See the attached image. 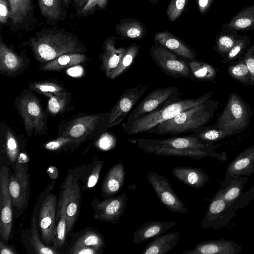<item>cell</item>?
Listing matches in <instances>:
<instances>
[{
	"label": "cell",
	"mask_w": 254,
	"mask_h": 254,
	"mask_svg": "<svg viewBox=\"0 0 254 254\" xmlns=\"http://www.w3.org/2000/svg\"><path fill=\"white\" fill-rule=\"evenodd\" d=\"M235 210L232 204L227 203L216 193L210 201L201 227L217 229L226 226L235 216Z\"/></svg>",
	"instance_id": "obj_12"
},
{
	"label": "cell",
	"mask_w": 254,
	"mask_h": 254,
	"mask_svg": "<svg viewBox=\"0 0 254 254\" xmlns=\"http://www.w3.org/2000/svg\"><path fill=\"white\" fill-rule=\"evenodd\" d=\"M71 143H75V142L74 140L69 138L59 136L57 138L47 142L44 144V147L48 150L55 151L62 148L66 145Z\"/></svg>",
	"instance_id": "obj_48"
},
{
	"label": "cell",
	"mask_w": 254,
	"mask_h": 254,
	"mask_svg": "<svg viewBox=\"0 0 254 254\" xmlns=\"http://www.w3.org/2000/svg\"><path fill=\"white\" fill-rule=\"evenodd\" d=\"M189 0H171L167 8V15L171 22L178 19L184 11Z\"/></svg>",
	"instance_id": "obj_44"
},
{
	"label": "cell",
	"mask_w": 254,
	"mask_h": 254,
	"mask_svg": "<svg viewBox=\"0 0 254 254\" xmlns=\"http://www.w3.org/2000/svg\"><path fill=\"white\" fill-rule=\"evenodd\" d=\"M147 84L139 83L122 93L116 104L110 111L109 128L119 125L135 105L148 88Z\"/></svg>",
	"instance_id": "obj_13"
},
{
	"label": "cell",
	"mask_w": 254,
	"mask_h": 254,
	"mask_svg": "<svg viewBox=\"0 0 254 254\" xmlns=\"http://www.w3.org/2000/svg\"><path fill=\"white\" fill-rule=\"evenodd\" d=\"M81 202V193L78 180L73 176H67L63 187L59 208L64 207L66 214L67 232L72 229L77 218Z\"/></svg>",
	"instance_id": "obj_11"
},
{
	"label": "cell",
	"mask_w": 254,
	"mask_h": 254,
	"mask_svg": "<svg viewBox=\"0 0 254 254\" xmlns=\"http://www.w3.org/2000/svg\"><path fill=\"white\" fill-rule=\"evenodd\" d=\"M227 70L229 77L233 80L245 85H251V73L243 59L230 62Z\"/></svg>",
	"instance_id": "obj_34"
},
{
	"label": "cell",
	"mask_w": 254,
	"mask_h": 254,
	"mask_svg": "<svg viewBox=\"0 0 254 254\" xmlns=\"http://www.w3.org/2000/svg\"><path fill=\"white\" fill-rule=\"evenodd\" d=\"M47 173L49 177L52 179H56L59 176V171L55 166H50L47 170Z\"/></svg>",
	"instance_id": "obj_55"
},
{
	"label": "cell",
	"mask_w": 254,
	"mask_h": 254,
	"mask_svg": "<svg viewBox=\"0 0 254 254\" xmlns=\"http://www.w3.org/2000/svg\"><path fill=\"white\" fill-rule=\"evenodd\" d=\"M116 33L128 39L140 40L146 34V29L139 20L132 18L123 19L115 27Z\"/></svg>",
	"instance_id": "obj_30"
},
{
	"label": "cell",
	"mask_w": 254,
	"mask_h": 254,
	"mask_svg": "<svg viewBox=\"0 0 254 254\" xmlns=\"http://www.w3.org/2000/svg\"><path fill=\"white\" fill-rule=\"evenodd\" d=\"M248 181L246 176H225L216 193L227 203L232 204L243 194L244 186Z\"/></svg>",
	"instance_id": "obj_27"
},
{
	"label": "cell",
	"mask_w": 254,
	"mask_h": 254,
	"mask_svg": "<svg viewBox=\"0 0 254 254\" xmlns=\"http://www.w3.org/2000/svg\"><path fill=\"white\" fill-rule=\"evenodd\" d=\"M140 45L133 43L126 48V51L109 78L115 79L127 72L133 64L138 54Z\"/></svg>",
	"instance_id": "obj_32"
},
{
	"label": "cell",
	"mask_w": 254,
	"mask_h": 254,
	"mask_svg": "<svg viewBox=\"0 0 254 254\" xmlns=\"http://www.w3.org/2000/svg\"><path fill=\"white\" fill-rule=\"evenodd\" d=\"M193 133L201 140L212 143L229 136L215 125L205 126Z\"/></svg>",
	"instance_id": "obj_40"
},
{
	"label": "cell",
	"mask_w": 254,
	"mask_h": 254,
	"mask_svg": "<svg viewBox=\"0 0 254 254\" xmlns=\"http://www.w3.org/2000/svg\"><path fill=\"white\" fill-rule=\"evenodd\" d=\"M126 171L121 162L113 165L105 176L101 186L102 195L111 197L118 194L124 184Z\"/></svg>",
	"instance_id": "obj_24"
},
{
	"label": "cell",
	"mask_w": 254,
	"mask_h": 254,
	"mask_svg": "<svg viewBox=\"0 0 254 254\" xmlns=\"http://www.w3.org/2000/svg\"><path fill=\"white\" fill-rule=\"evenodd\" d=\"M8 169L3 166L0 171V234L3 239H9L12 224V199L9 189Z\"/></svg>",
	"instance_id": "obj_14"
},
{
	"label": "cell",
	"mask_w": 254,
	"mask_h": 254,
	"mask_svg": "<svg viewBox=\"0 0 254 254\" xmlns=\"http://www.w3.org/2000/svg\"><path fill=\"white\" fill-rule=\"evenodd\" d=\"M213 91H208L196 98L180 99L159 110L149 114L129 124H122L123 130L128 135L146 133L158 124L168 121L184 111L194 108L211 98Z\"/></svg>",
	"instance_id": "obj_4"
},
{
	"label": "cell",
	"mask_w": 254,
	"mask_h": 254,
	"mask_svg": "<svg viewBox=\"0 0 254 254\" xmlns=\"http://www.w3.org/2000/svg\"><path fill=\"white\" fill-rule=\"evenodd\" d=\"M219 102L210 98L201 104L180 113L146 132L158 135L194 132L205 126L213 118Z\"/></svg>",
	"instance_id": "obj_3"
},
{
	"label": "cell",
	"mask_w": 254,
	"mask_h": 254,
	"mask_svg": "<svg viewBox=\"0 0 254 254\" xmlns=\"http://www.w3.org/2000/svg\"><path fill=\"white\" fill-rule=\"evenodd\" d=\"M191 80L216 82L218 69L211 64L195 59L187 61Z\"/></svg>",
	"instance_id": "obj_31"
},
{
	"label": "cell",
	"mask_w": 254,
	"mask_h": 254,
	"mask_svg": "<svg viewBox=\"0 0 254 254\" xmlns=\"http://www.w3.org/2000/svg\"><path fill=\"white\" fill-rule=\"evenodd\" d=\"M100 251L97 249L86 247H72L69 251V253L73 254H97Z\"/></svg>",
	"instance_id": "obj_52"
},
{
	"label": "cell",
	"mask_w": 254,
	"mask_h": 254,
	"mask_svg": "<svg viewBox=\"0 0 254 254\" xmlns=\"http://www.w3.org/2000/svg\"><path fill=\"white\" fill-rule=\"evenodd\" d=\"M87 60L88 58L83 53H68L41 64L40 69L44 71H61L77 65Z\"/></svg>",
	"instance_id": "obj_29"
},
{
	"label": "cell",
	"mask_w": 254,
	"mask_h": 254,
	"mask_svg": "<svg viewBox=\"0 0 254 254\" xmlns=\"http://www.w3.org/2000/svg\"><path fill=\"white\" fill-rule=\"evenodd\" d=\"M242 247L233 241L221 239L200 242L192 250H186L183 254H238Z\"/></svg>",
	"instance_id": "obj_20"
},
{
	"label": "cell",
	"mask_w": 254,
	"mask_h": 254,
	"mask_svg": "<svg viewBox=\"0 0 254 254\" xmlns=\"http://www.w3.org/2000/svg\"><path fill=\"white\" fill-rule=\"evenodd\" d=\"M147 179L160 202L168 210L183 214L189 212V210L174 191L167 178L155 171H151L148 173Z\"/></svg>",
	"instance_id": "obj_10"
},
{
	"label": "cell",
	"mask_w": 254,
	"mask_h": 254,
	"mask_svg": "<svg viewBox=\"0 0 254 254\" xmlns=\"http://www.w3.org/2000/svg\"><path fill=\"white\" fill-rule=\"evenodd\" d=\"M6 0H0V22L4 24L7 22L9 16V7Z\"/></svg>",
	"instance_id": "obj_51"
},
{
	"label": "cell",
	"mask_w": 254,
	"mask_h": 254,
	"mask_svg": "<svg viewBox=\"0 0 254 254\" xmlns=\"http://www.w3.org/2000/svg\"><path fill=\"white\" fill-rule=\"evenodd\" d=\"M30 47L35 58L41 64L68 53H83L86 48L78 36L58 26L37 32L21 47Z\"/></svg>",
	"instance_id": "obj_2"
},
{
	"label": "cell",
	"mask_w": 254,
	"mask_h": 254,
	"mask_svg": "<svg viewBox=\"0 0 254 254\" xmlns=\"http://www.w3.org/2000/svg\"><path fill=\"white\" fill-rule=\"evenodd\" d=\"M0 253L1 254H15L16 252L14 251L9 247L5 245L1 241L0 242Z\"/></svg>",
	"instance_id": "obj_54"
},
{
	"label": "cell",
	"mask_w": 254,
	"mask_h": 254,
	"mask_svg": "<svg viewBox=\"0 0 254 254\" xmlns=\"http://www.w3.org/2000/svg\"><path fill=\"white\" fill-rule=\"evenodd\" d=\"M29 88L32 91L42 94L47 97L67 91L65 87L59 83L48 80L32 82L29 85Z\"/></svg>",
	"instance_id": "obj_38"
},
{
	"label": "cell",
	"mask_w": 254,
	"mask_h": 254,
	"mask_svg": "<svg viewBox=\"0 0 254 254\" xmlns=\"http://www.w3.org/2000/svg\"><path fill=\"white\" fill-rule=\"evenodd\" d=\"M116 42L114 36L107 38L103 43V52L99 56L102 63L101 69L109 78L126 51L124 47L117 48Z\"/></svg>",
	"instance_id": "obj_21"
},
{
	"label": "cell",
	"mask_w": 254,
	"mask_h": 254,
	"mask_svg": "<svg viewBox=\"0 0 254 254\" xmlns=\"http://www.w3.org/2000/svg\"><path fill=\"white\" fill-rule=\"evenodd\" d=\"M104 246V238L100 234L93 231H87L77 240L73 247H86L100 251Z\"/></svg>",
	"instance_id": "obj_39"
},
{
	"label": "cell",
	"mask_w": 254,
	"mask_h": 254,
	"mask_svg": "<svg viewBox=\"0 0 254 254\" xmlns=\"http://www.w3.org/2000/svg\"><path fill=\"white\" fill-rule=\"evenodd\" d=\"M154 42L187 61L196 58L195 51L181 39L167 31L157 33Z\"/></svg>",
	"instance_id": "obj_19"
},
{
	"label": "cell",
	"mask_w": 254,
	"mask_h": 254,
	"mask_svg": "<svg viewBox=\"0 0 254 254\" xmlns=\"http://www.w3.org/2000/svg\"><path fill=\"white\" fill-rule=\"evenodd\" d=\"M149 53L154 63L165 74L175 78H190L187 60L156 43L150 47Z\"/></svg>",
	"instance_id": "obj_9"
},
{
	"label": "cell",
	"mask_w": 254,
	"mask_h": 254,
	"mask_svg": "<svg viewBox=\"0 0 254 254\" xmlns=\"http://www.w3.org/2000/svg\"><path fill=\"white\" fill-rule=\"evenodd\" d=\"M15 174L9 179L8 189L12 204L20 209L25 204L29 192V179L24 167L19 162L16 163Z\"/></svg>",
	"instance_id": "obj_18"
},
{
	"label": "cell",
	"mask_w": 254,
	"mask_h": 254,
	"mask_svg": "<svg viewBox=\"0 0 254 254\" xmlns=\"http://www.w3.org/2000/svg\"><path fill=\"white\" fill-rule=\"evenodd\" d=\"M199 12L203 14L209 8L213 0H196Z\"/></svg>",
	"instance_id": "obj_53"
},
{
	"label": "cell",
	"mask_w": 254,
	"mask_h": 254,
	"mask_svg": "<svg viewBox=\"0 0 254 254\" xmlns=\"http://www.w3.org/2000/svg\"><path fill=\"white\" fill-rule=\"evenodd\" d=\"M242 59L247 65L251 73V85L254 86V45L250 46L247 49Z\"/></svg>",
	"instance_id": "obj_49"
},
{
	"label": "cell",
	"mask_w": 254,
	"mask_h": 254,
	"mask_svg": "<svg viewBox=\"0 0 254 254\" xmlns=\"http://www.w3.org/2000/svg\"><path fill=\"white\" fill-rule=\"evenodd\" d=\"M252 115L247 102L236 93H233L214 125L229 136L245 130L250 125Z\"/></svg>",
	"instance_id": "obj_7"
},
{
	"label": "cell",
	"mask_w": 254,
	"mask_h": 254,
	"mask_svg": "<svg viewBox=\"0 0 254 254\" xmlns=\"http://www.w3.org/2000/svg\"><path fill=\"white\" fill-rule=\"evenodd\" d=\"M176 224V223L174 221L147 222L134 232L132 242L137 244L147 241L151 238H154L162 235Z\"/></svg>",
	"instance_id": "obj_26"
},
{
	"label": "cell",
	"mask_w": 254,
	"mask_h": 254,
	"mask_svg": "<svg viewBox=\"0 0 254 254\" xmlns=\"http://www.w3.org/2000/svg\"><path fill=\"white\" fill-rule=\"evenodd\" d=\"M127 141L135 143L145 152L157 156L186 157L196 160L209 157L223 161L227 160L226 152L216 151L218 145L202 141L194 133L165 139L139 137Z\"/></svg>",
	"instance_id": "obj_1"
},
{
	"label": "cell",
	"mask_w": 254,
	"mask_h": 254,
	"mask_svg": "<svg viewBox=\"0 0 254 254\" xmlns=\"http://www.w3.org/2000/svg\"><path fill=\"white\" fill-rule=\"evenodd\" d=\"M103 164V161H99L93 168L87 181V187L88 188L90 189L93 188L96 185L99 180Z\"/></svg>",
	"instance_id": "obj_50"
},
{
	"label": "cell",
	"mask_w": 254,
	"mask_h": 254,
	"mask_svg": "<svg viewBox=\"0 0 254 254\" xmlns=\"http://www.w3.org/2000/svg\"><path fill=\"white\" fill-rule=\"evenodd\" d=\"M63 1H64V5L66 7H67L68 6V4H69V0H63Z\"/></svg>",
	"instance_id": "obj_57"
},
{
	"label": "cell",
	"mask_w": 254,
	"mask_h": 254,
	"mask_svg": "<svg viewBox=\"0 0 254 254\" xmlns=\"http://www.w3.org/2000/svg\"><path fill=\"white\" fill-rule=\"evenodd\" d=\"M95 144L101 150H110L116 146L117 138L114 134L105 131L99 135Z\"/></svg>",
	"instance_id": "obj_45"
},
{
	"label": "cell",
	"mask_w": 254,
	"mask_h": 254,
	"mask_svg": "<svg viewBox=\"0 0 254 254\" xmlns=\"http://www.w3.org/2000/svg\"><path fill=\"white\" fill-rule=\"evenodd\" d=\"M254 174V145L238 154L228 165L225 176L250 177Z\"/></svg>",
	"instance_id": "obj_23"
},
{
	"label": "cell",
	"mask_w": 254,
	"mask_h": 254,
	"mask_svg": "<svg viewBox=\"0 0 254 254\" xmlns=\"http://www.w3.org/2000/svg\"><path fill=\"white\" fill-rule=\"evenodd\" d=\"M32 228V235L31 238V242L32 245L35 253L39 254H57V252L55 249L51 248L44 245L40 240L36 226L35 218L33 217L31 221Z\"/></svg>",
	"instance_id": "obj_42"
},
{
	"label": "cell",
	"mask_w": 254,
	"mask_h": 254,
	"mask_svg": "<svg viewBox=\"0 0 254 254\" xmlns=\"http://www.w3.org/2000/svg\"><path fill=\"white\" fill-rule=\"evenodd\" d=\"M237 38L230 35H222L216 41V50L220 54H227L232 48Z\"/></svg>",
	"instance_id": "obj_46"
},
{
	"label": "cell",
	"mask_w": 254,
	"mask_h": 254,
	"mask_svg": "<svg viewBox=\"0 0 254 254\" xmlns=\"http://www.w3.org/2000/svg\"><path fill=\"white\" fill-rule=\"evenodd\" d=\"M181 240L178 232H171L154 238L148 243L141 254H165L172 250Z\"/></svg>",
	"instance_id": "obj_28"
},
{
	"label": "cell",
	"mask_w": 254,
	"mask_h": 254,
	"mask_svg": "<svg viewBox=\"0 0 254 254\" xmlns=\"http://www.w3.org/2000/svg\"><path fill=\"white\" fill-rule=\"evenodd\" d=\"M109 0H88L86 4L79 13V16H87L96 10L105 9Z\"/></svg>",
	"instance_id": "obj_47"
},
{
	"label": "cell",
	"mask_w": 254,
	"mask_h": 254,
	"mask_svg": "<svg viewBox=\"0 0 254 254\" xmlns=\"http://www.w3.org/2000/svg\"><path fill=\"white\" fill-rule=\"evenodd\" d=\"M58 215L60 217L56 226V237L53 243V248L55 250L63 245L65 241L66 234L67 233L65 208L64 207L59 208Z\"/></svg>",
	"instance_id": "obj_41"
},
{
	"label": "cell",
	"mask_w": 254,
	"mask_h": 254,
	"mask_svg": "<svg viewBox=\"0 0 254 254\" xmlns=\"http://www.w3.org/2000/svg\"><path fill=\"white\" fill-rule=\"evenodd\" d=\"M182 93L176 86L157 88L148 94L130 113L125 124H129L164 106L180 100Z\"/></svg>",
	"instance_id": "obj_8"
},
{
	"label": "cell",
	"mask_w": 254,
	"mask_h": 254,
	"mask_svg": "<svg viewBox=\"0 0 254 254\" xmlns=\"http://www.w3.org/2000/svg\"><path fill=\"white\" fill-rule=\"evenodd\" d=\"M110 115V112L93 114L79 113L59 125L58 135L69 138L76 143L99 136L109 129Z\"/></svg>",
	"instance_id": "obj_5"
},
{
	"label": "cell",
	"mask_w": 254,
	"mask_h": 254,
	"mask_svg": "<svg viewBox=\"0 0 254 254\" xmlns=\"http://www.w3.org/2000/svg\"><path fill=\"white\" fill-rule=\"evenodd\" d=\"M0 129L3 131L5 153L10 162L13 163L18 156L19 145L17 139L11 129L6 125H1Z\"/></svg>",
	"instance_id": "obj_37"
},
{
	"label": "cell",
	"mask_w": 254,
	"mask_h": 254,
	"mask_svg": "<svg viewBox=\"0 0 254 254\" xmlns=\"http://www.w3.org/2000/svg\"><path fill=\"white\" fill-rule=\"evenodd\" d=\"M248 44L244 39H237L235 44L230 51L223 56L224 62L229 63L231 62L243 59L244 52Z\"/></svg>",
	"instance_id": "obj_43"
},
{
	"label": "cell",
	"mask_w": 254,
	"mask_h": 254,
	"mask_svg": "<svg viewBox=\"0 0 254 254\" xmlns=\"http://www.w3.org/2000/svg\"><path fill=\"white\" fill-rule=\"evenodd\" d=\"M71 101V93L67 91L51 95L47 111L51 115L62 114L67 110Z\"/></svg>",
	"instance_id": "obj_35"
},
{
	"label": "cell",
	"mask_w": 254,
	"mask_h": 254,
	"mask_svg": "<svg viewBox=\"0 0 254 254\" xmlns=\"http://www.w3.org/2000/svg\"><path fill=\"white\" fill-rule=\"evenodd\" d=\"M38 3L41 14L47 20L56 22L62 19L64 9L61 0H38Z\"/></svg>",
	"instance_id": "obj_33"
},
{
	"label": "cell",
	"mask_w": 254,
	"mask_h": 254,
	"mask_svg": "<svg viewBox=\"0 0 254 254\" xmlns=\"http://www.w3.org/2000/svg\"><path fill=\"white\" fill-rule=\"evenodd\" d=\"M150 1H151L153 3H155L157 1H158L159 0H149Z\"/></svg>",
	"instance_id": "obj_58"
},
{
	"label": "cell",
	"mask_w": 254,
	"mask_h": 254,
	"mask_svg": "<svg viewBox=\"0 0 254 254\" xmlns=\"http://www.w3.org/2000/svg\"><path fill=\"white\" fill-rule=\"evenodd\" d=\"M254 25V5L246 7L228 23L229 28L236 30L249 29Z\"/></svg>",
	"instance_id": "obj_36"
},
{
	"label": "cell",
	"mask_w": 254,
	"mask_h": 254,
	"mask_svg": "<svg viewBox=\"0 0 254 254\" xmlns=\"http://www.w3.org/2000/svg\"><path fill=\"white\" fill-rule=\"evenodd\" d=\"M15 105L22 119L25 129L29 136L33 133H47L48 113L44 110L40 101L29 89L22 91L15 98Z\"/></svg>",
	"instance_id": "obj_6"
},
{
	"label": "cell",
	"mask_w": 254,
	"mask_h": 254,
	"mask_svg": "<svg viewBox=\"0 0 254 254\" xmlns=\"http://www.w3.org/2000/svg\"><path fill=\"white\" fill-rule=\"evenodd\" d=\"M57 199L56 195H48L42 203L39 214V226L42 237L48 245L54 243L56 237Z\"/></svg>",
	"instance_id": "obj_16"
},
{
	"label": "cell",
	"mask_w": 254,
	"mask_h": 254,
	"mask_svg": "<svg viewBox=\"0 0 254 254\" xmlns=\"http://www.w3.org/2000/svg\"><path fill=\"white\" fill-rule=\"evenodd\" d=\"M88 0H73L75 7L77 12L79 13L82 8L87 3Z\"/></svg>",
	"instance_id": "obj_56"
},
{
	"label": "cell",
	"mask_w": 254,
	"mask_h": 254,
	"mask_svg": "<svg viewBox=\"0 0 254 254\" xmlns=\"http://www.w3.org/2000/svg\"><path fill=\"white\" fill-rule=\"evenodd\" d=\"M11 24L16 28H26L33 20V0H7Z\"/></svg>",
	"instance_id": "obj_22"
},
{
	"label": "cell",
	"mask_w": 254,
	"mask_h": 254,
	"mask_svg": "<svg viewBox=\"0 0 254 254\" xmlns=\"http://www.w3.org/2000/svg\"><path fill=\"white\" fill-rule=\"evenodd\" d=\"M172 173L184 184L196 190L202 189L209 180L205 171L199 168L177 167L172 170Z\"/></svg>",
	"instance_id": "obj_25"
},
{
	"label": "cell",
	"mask_w": 254,
	"mask_h": 254,
	"mask_svg": "<svg viewBox=\"0 0 254 254\" xmlns=\"http://www.w3.org/2000/svg\"><path fill=\"white\" fill-rule=\"evenodd\" d=\"M29 61L24 53L18 54L4 43L0 42V73L7 76H13L24 71Z\"/></svg>",
	"instance_id": "obj_17"
},
{
	"label": "cell",
	"mask_w": 254,
	"mask_h": 254,
	"mask_svg": "<svg viewBox=\"0 0 254 254\" xmlns=\"http://www.w3.org/2000/svg\"><path fill=\"white\" fill-rule=\"evenodd\" d=\"M127 194L124 192L98 201L95 207L94 218L111 223L118 222L127 208Z\"/></svg>",
	"instance_id": "obj_15"
}]
</instances>
